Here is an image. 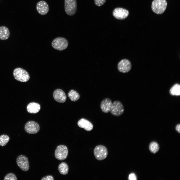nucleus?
Here are the masks:
<instances>
[{
	"label": "nucleus",
	"instance_id": "1",
	"mask_svg": "<svg viewBox=\"0 0 180 180\" xmlns=\"http://www.w3.org/2000/svg\"><path fill=\"white\" fill-rule=\"evenodd\" d=\"M13 74L16 80L22 82H26L28 81L30 78L28 72L20 68H15L13 71Z\"/></svg>",
	"mask_w": 180,
	"mask_h": 180
},
{
	"label": "nucleus",
	"instance_id": "2",
	"mask_svg": "<svg viewBox=\"0 0 180 180\" xmlns=\"http://www.w3.org/2000/svg\"><path fill=\"white\" fill-rule=\"evenodd\" d=\"M167 5L166 0H154L152 4V9L156 13L161 14L166 10Z\"/></svg>",
	"mask_w": 180,
	"mask_h": 180
},
{
	"label": "nucleus",
	"instance_id": "3",
	"mask_svg": "<svg viewBox=\"0 0 180 180\" xmlns=\"http://www.w3.org/2000/svg\"><path fill=\"white\" fill-rule=\"evenodd\" d=\"M77 4L76 0H64L65 11L70 16L74 15L76 12Z\"/></svg>",
	"mask_w": 180,
	"mask_h": 180
},
{
	"label": "nucleus",
	"instance_id": "4",
	"mask_svg": "<svg viewBox=\"0 0 180 180\" xmlns=\"http://www.w3.org/2000/svg\"><path fill=\"white\" fill-rule=\"evenodd\" d=\"M52 45L54 49L61 51L67 48L68 43L66 38L60 37L54 39L52 42Z\"/></svg>",
	"mask_w": 180,
	"mask_h": 180
},
{
	"label": "nucleus",
	"instance_id": "5",
	"mask_svg": "<svg viewBox=\"0 0 180 180\" xmlns=\"http://www.w3.org/2000/svg\"><path fill=\"white\" fill-rule=\"evenodd\" d=\"M94 154L96 159L101 160L106 158L108 155V152L105 146L100 145L95 147L94 150Z\"/></svg>",
	"mask_w": 180,
	"mask_h": 180
},
{
	"label": "nucleus",
	"instance_id": "6",
	"mask_svg": "<svg viewBox=\"0 0 180 180\" xmlns=\"http://www.w3.org/2000/svg\"><path fill=\"white\" fill-rule=\"evenodd\" d=\"M68 150L67 147L64 145H60L56 148L55 152V158L59 160H63L67 157Z\"/></svg>",
	"mask_w": 180,
	"mask_h": 180
},
{
	"label": "nucleus",
	"instance_id": "7",
	"mask_svg": "<svg viewBox=\"0 0 180 180\" xmlns=\"http://www.w3.org/2000/svg\"><path fill=\"white\" fill-rule=\"evenodd\" d=\"M124 111V106L120 102L116 101L112 103L110 111L112 115L117 116H120L123 113Z\"/></svg>",
	"mask_w": 180,
	"mask_h": 180
},
{
	"label": "nucleus",
	"instance_id": "8",
	"mask_svg": "<svg viewBox=\"0 0 180 180\" xmlns=\"http://www.w3.org/2000/svg\"><path fill=\"white\" fill-rule=\"evenodd\" d=\"M25 131L29 134H34L38 133L40 129L39 125L36 122L33 121L28 122L24 126Z\"/></svg>",
	"mask_w": 180,
	"mask_h": 180
},
{
	"label": "nucleus",
	"instance_id": "9",
	"mask_svg": "<svg viewBox=\"0 0 180 180\" xmlns=\"http://www.w3.org/2000/svg\"><path fill=\"white\" fill-rule=\"evenodd\" d=\"M17 165L22 170L27 171L29 168L30 166L27 158L25 156L20 155L16 158Z\"/></svg>",
	"mask_w": 180,
	"mask_h": 180
},
{
	"label": "nucleus",
	"instance_id": "10",
	"mask_svg": "<svg viewBox=\"0 0 180 180\" xmlns=\"http://www.w3.org/2000/svg\"><path fill=\"white\" fill-rule=\"evenodd\" d=\"M132 65L130 62L128 60L124 59L121 60L118 65V71L123 73L128 72L131 70Z\"/></svg>",
	"mask_w": 180,
	"mask_h": 180
},
{
	"label": "nucleus",
	"instance_id": "11",
	"mask_svg": "<svg viewBox=\"0 0 180 180\" xmlns=\"http://www.w3.org/2000/svg\"><path fill=\"white\" fill-rule=\"evenodd\" d=\"M112 14L116 18L120 20H124L128 16V11L122 8H117L113 10Z\"/></svg>",
	"mask_w": 180,
	"mask_h": 180
},
{
	"label": "nucleus",
	"instance_id": "12",
	"mask_svg": "<svg viewBox=\"0 0 180 180\" xmlns=\"http://www.w3.org/2000/svg\"><path fill=\"white\" fill-rule=\"evenodd\" d=\"M36 9L38 13L42 15L46 14L49 10L48 4L44 0H41L37 3L36 5Z\"/></svg>",
	"mask_w": 180,
	"mask_h": 180
},
{
	"label": "nucleus",
	"instance_id": "13",
	"mask_svg": "<svg viewBox=\"0 0 180 180\" xmlns=\"http://www.w3.org/2000/svg\"><path fill=\"white\" fill-rule=\"evenodd\" d=\"M53 96L54 100L60 103H64L66 100V97L64 92L62 90L57 89L54 90Z\"/></svg>",
	"mask_w": 180,
	"mask_h": 180
},
{
	"label": "nucleus",
	"instance_id": "14",
	"mask_svg": "<svg viewBox=\"0 0 180 180\" xmlns=\"http://www.w3.org/2000/svg\"><path fill=\"white\" fill-rule=\"evenodd\" d=\"M112 102L109 98H106L102 102L100 107L102 110L104 112L107 113L110 112Z\"/></svg>",
	"mask_w": 180,
	"mask_h": 180
},
{
	"label": "nucleus",
	"instance_id": "15",
	"mask_svg": "<svg viewBox=\"0 0 180 180\" xmlns=\"http://www.w3.org/2000/svg\"><path fill=\"white\" fill-rule=\"evenodd\" d=\"M78 125L80 128H84L88 131L91 130L93 128L92 124L88 120L84 118L80 119L78 121Z\"/></svg>",
	"mask_w": 180,
	"mask_h": 180
},
{
	"label": "nucleus",
	"instance_id": "16",
	"mask_svg": "<svg viewBox=\"0 0 180 180\" xmlns=\"http://www.w3.org/2000/svg\"><path fill=\"white\" fill-rule=\"evenodd\" d=\"M40 108V106L39 104L32 102L28 105L26 109L27 111L30 113L36 114L39 112Z\"/></svg>",
	"mask_w": 180,
	"mask_h": 180
},
{
	"label": "nucleus",
	"instance_id": "17",
	"mask_svg": "<svg viewBox=\"0 0 180 180\" xmlns=\"http://www.w3.org/2000/svg\"><path fill=\"white\" fill-rule=\"evenodd\" d=\"M10 35V32L8 28L6 26L0 27V39L6 40L7 39Z\"/></svg>",
	"mask_w": 180,
	"mask_h": 180
},
{
	"label": "nucleus",
	"instance_id": "18",
	"mask_svg": "<svg viewBox=\"0 0 180 180\" xmlns=\"http://www.w3.org/2000/svg\"><path fill=\"white\" fill-rule=\"evenodd\" d=\"M169 92L172 96H180V85L178 84L174 85L170 89Z\"/></svg>",
	"mask_w": 180,
	"mask_h": 180
},
{
	"label": "nucleus",
	"instance_id": "19",
	"mask_svg": "<svg viewBox=\"0 0 180 180\" xmlns=\"http://www.w3.org/2000/svg\"><path fill=\"white\" fill-rule=\"evenodd\" d=\"M58 169L60 173L62 175L66 174L68 171V167L65 162H62L59 165Z\"/></svg>",
	"mask_w": 180,
	"mask_h": 180
},
{
	"label": "nucleus",
	"instance_id": "20",
	"mask_svg": "<svg viewBox=\"0 0 180 180\" xmlns=\"http://www.w3.org/2000/svg\"><path fill=\"white\" fill-rule=\"evenodd\" d=\"M68 96L70 99L72 101L75 102L80 98V96L79 93L76 91L71 90L69 92Z\"/></svg>",
	"mask_w": 180,
	"mask_h": 180
},
{
	"label": "nucleus",
	"instance_id": "21",
	"mask_svg": "<svg viewBox=\"0 0 180 180\" xmlns=\"http://www.w3.org/2000/svg\"><path fill=\"white\" fill-rule=\"evenodd\" d=\"M149 149L152 152L155 154L159 150V146L156 142H152L149 145Z\"/></svg>",
	"mask_w": 180,
	"mask_h": 180
},
{
	"label": "nucleus",
	"instance_id": "22",
	"mask_svg": "<svg viewBox=\"0 0 180 180\" xmlns=\"http://www.w3.org/2000/svg\"><path fill=\"white\" fill-rule=\"evenodd\" d=\"M10 140V138L7 135L2 134L0 136V146H4L8 143Z\"/></svg>",
	"mask_w": 180,
	"mask_h": 180
},
{
	"label": "nucleus",
	"instance_id": "23",
	"mask_svg": "<svg viewBox=\"0 0 180 180\" xmlns=\"http://www.w3.org/2000/svg\"><path fill=\"white\" fill-rule=\"evenodd\" d=\"M17 178L15 175L12 173H9L7 174L4 177V180H17Z\"/></svg>",
	"mask_w": 180,
	"mask_h": 180
},
{
	"label": "nucleus",
	"instance_id": "24",
	"mask_svg": "<svg viewBox=\"0 0 180 180\" xmlns=\"http://www.w3.org/2000/svg\"><path fill=\"white\" fill-rule=\"evenodd\" d=\"M106 0H94L95 4L97 6H100L103 5Z\"/></svg>",
	"mask_w": 180,
	"mask_h": 180
},
{
	"label": "nucleus",
	"instance_id": "25",
	"mask_svg": "<svg viewBox=\"0 0 180 180\" xmlns=\"http://www.w3.org/2000/svg\"><path fill=\"white\" fill-rule=\"evenodd\" d=\"M128 179L129 180H136V177L134 174L132 173L129 175Z\"/></svg>",
	"mask_w": 180,
	"mask_h": 180
},
{
	"label": "nucleus",
	"instance_id": "26",
	"mask_svg": "<svg viewBox=\"0 0 180 180\" xmlns=\"http://www.w3.org/2000/svg\"><path fill=\"white\" fill-rule=\"evenodd\" d=\"M54 179L51 176L48 175L42 178L41 180H54Z\"/></svg>",
	"mask_w": 180,
	"mask_h": 180
},
{
	"label": "nucleus",
	"instance_id": "27",
	"mask_svg": "<svg viewBox=\"0 0 180 180\" xmlns=\"http://www.w3.org/2000/svg\"><path fill=\"white\" fill-rule=\"evenodd\" d=\"M180 124H178L176 125V130L179 133H180Z\"/></svg>",
	"mask_w": 180,
	"mask_h": 180
}]
</instances>
